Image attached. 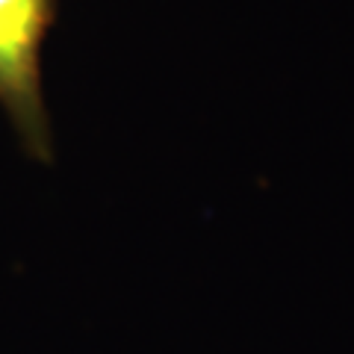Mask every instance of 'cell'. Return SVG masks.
I'll list each match as a JSON object with an SVG mask.
<instances>
[{
    "label": "cell",
    "mask_w": 354,
    "mask_h": 354,
    "mask_svg": "<svg viewBox=\"0 0 354 354\" xmlns=\"http://www.w3.org/2000/svg\"><path fill=\"white\" fill-rule=\"evenodd\" d=\"M57 21V0H0V106L21 145L39 162L53 160L50 115L41 92V48Z\"/></svg>",
    "instance_id": "6da1fadb"
}]
</instances>
